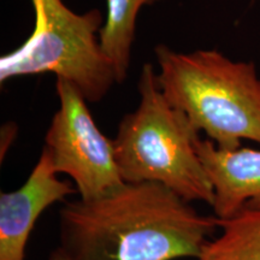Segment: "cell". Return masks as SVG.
<instances>
[{
    "label": "cell",
    "mask_w": 260,
    "mask_h": 260,
    "mask_svg": "<svg viewBox=\"0 0 260 260\" xmlns=\"http://www.w3.org/2000/svg\"><path fill=\"white\" fill-rule=\"evenodd\" d=\"M155 2L159 0H106V16L99 40L103 53L115 70L117 83L123 82L128 74L140 10Z\"/></svg>",
    "instance_id": "cell-9"
},
{
    "label": "cell",
    "mask_w": 260,
    "mask_h": 260,
    "mask_svg": "<svg viewBox=\"0 0 260 260\" xmlns=\"http://www.w3.org/2000/svg\"><path fill=\"white\" fill-rule=\"evenodd\" d=\"M76 191L69 182L58 177L41 152L23 184L0 194V260H25L29 237L41 214L52 205L65 203Z\"/></svg>",
    "instance_id": "cell-6"
},
{
    "label": "cell",
    "mask_w": 260,
    "mask_h": 260,
    "mask_svg": "<svg viewBox=\"0 0 260 260\" xmlns=\"http://www.w3.org/2000/svg\"><path fill=\"white\" fill-rule=\"evenodd\" d=\"M138 89L139 105L113 139L122 180L161 184L189 203L212 206L213 187L198 153L200 133L164 96L153 65H144Z\"/></svg>",
    "instance_id": "cell-3"
},
{
    "label": "cell",
    "mask_w": 260,
    "mask_h": 260,
    "mask_svg": "<svg viewBox=\"0 0 260 260\" xmlns=\"http://www.w3.org/2000/svg\"><path fill=\"white\" fill-rule=\"evenodd\" d=\"M198 153L213 187V214L232 217L245 207H260V149H222L198 140Z\"/></svg>",
    "instance_id": "cell-7"
},
{
    "label": "cell",
    "mask_w": 260,
    "mask_h": 260,
    "mask_svg": "<svg viewBox=\"0 0 260 260\" xmlns=\"http://www.w3.org/2000/svg\"><path fill=\"white\" fill-rule=\"evenodd\" d=\"M4 128H5V138H6V140H5V142H2V160H3V158H4V153L8 152L9 146H10V144H11V142L9 141V135H11V133L15 130L14 125H9V124H6Z\"/></svg>",
    "instance_id": "cell-10"
},
{
    "label": "cell",
    "mask_w": 260,
    "mask_h": 260,
    "mask_svg": "<svg viewBox=\"0 0 260 260\" xmlns=\"http://www.w3.org/2000/svg\"><path fill=\"white\" fill-rule=\"evenodd\" d=\"M157 82L168 102L217 147L260 144V79L254 64L233 61L217 50L180 53L154 48Z\"/></svg>",
    "instance_id": "cell-2"
},
{
    "label": "cell",
    "mask_w": 260,
    "mask_h": 260,
    "mask_svg": "<svg viewBox=\"0 0 260 260\" xmlns=\"http://www.w3.org/2000/svg\"><path fill=\"white\" fill-rule=\"evenodd\" d=\"M59 228L73 260H178L198 258L219 220L161 184L124 182L95 199L65 201Z\"/></svg>",
    "instance_id": "cell-1"
},
{
    "label": "cell",
    "mask_w": 260,
    "mask_h": 260,
    "mask_svg": "<svg viewBox=\"0 0 260 260\" xmlns=\"http://www.w3.org/2000/svg\"><path fill=\"white\" fill-rule=\"evenodd\" d=\"M47 260H73V259L68 255V253L65 252L61 247H58L57 249H54V251L51 253Z\"/></svg>",
    "instance_id": "cell-11"
},
{
    "label": "cell",
    "mask_w": 260,
    "mask_h": 260,
    "mask_svg": "<svg viewBox=\"0 0 260 260\" xmlns=\"http://www.w3.org/2000/svg\"><path fill=\"white\" fill-rule=\"evenodd\" d=\"M59 107L45 135L42 152L57 174L73 180L83 200L95 199L121 187L113 140L98 128L87 100L74 84L57 79Z\"/></svg>",
    "instance_id": "cell-5"
},
{
    "label": "cell",
    "mask_w": 260,
    "mask_h": 260,
    "mask_svg": "<svg viewBox=\"0 0 260 260\" xmlns=\"http://www.w3.org/2000/svg\"><path fill=\"white\" fill-rule=\"evenodd\" d=\"M218 220V234L195 260H260V207H245Z\"/></svg>",
    "instance_id": "cell-8"
},
{
    "label": "cell",
    "mask_w": 260,
    "mask_h": 260,
    "mask_svg": "<svg viewBox=\"0 0 260 260\" xmlns=\"http://www.w3.org/2000/svg\"><path fill=\"white\" fill-rule=\"evenodd\" d=\"M32 32L17 50L0 58V82L53 73L74 84L88 103H98L117 83L115 70L100 47L104 25L98 9L76 14L63 0H30Z\"/></svg>",
    "instance_id": "cell-4"
}]
</instances>
